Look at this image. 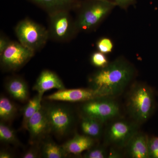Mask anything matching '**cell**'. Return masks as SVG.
<instances>
[{"instance_id": "3", "label": "cell", "mask_w": 158, "mask_h": 158, "mask_svg": "<svg viewBox=\"0 0 158 158\" xmlns=\"http://www.w3.org/2000/svg\"><path fill=\"white\" fill-rule=\"evenodd\" d=\"M154 99L151 89L146 85H136L130 92L127 100L130 115L136 122L142 123L149 118L153 110Z\"/></svg>"}, {"instance_id": "21", "label": "cell", "mask_w": 158, "mask_h": 158, "mask_svg": "<svg viewBox=\"0 0 158 158\" xmlns=\"http://www.w3.org/2000/svg\"><path fill=\"white\" fill-rule=\"evenodd\" d=\"M0 140L6 144L15 145L20 144L19 140L14 130L2 121L0 123Z\"/></svg>"}, {"instance_id": "15", "label": "cell", "mask_w": 158, "mask_h": 158, "mask_svg": "<svg viewBox=\"0 0 158 158\" xmlns=\"http://www.w3.org/2000/svg\"><path fill=\"white\" fill-rule=\"evenodd\" d=\"M6 90L13 98L21 102L28 100V87L25 81L19 77L10 78L6 82Z\"/></svg>"}, {"instance_id": "23", "label": "cell", "mask_w": 158, "mask_h": 158, "mask_svg": "<svg viewBox=\"0 0 158 158\" xmlns=\"http://www.w3.org/2000/svg\"><path fill=\"white\" fill-rule=\"evenodd\" d=\"M90 61L94 66L100 68H103L109 63L105 54L99 51L92 54L90 57Z\"/></svg>"}, {"instance_id": "10", "label": "cell", "mask_w": 158, "mask_h": 158, "mask_svg": "<svg viewBox=\"0 0 158 158\" xmlns=\"http://www.w3.org/2000/svg\"><path fill=\"white\" fill-rule=\"evenodd\" d=\"M100 97H103L98 91L92 88H76L58 90L47 97L46 98L53 101L85 102Z\"/></svg>"}, {"instance_id": "8", "label": "cell", "mask_w": 158, "mask_h": 158, "mask_svg": "<svg viewBox=\"0 0 158 158\" xmlns=\"http://www.w3.org/2000/svg\"><path fill=\"white\" fill-rule=\"evenodd\" d=\"M81 109L84 115L103 123L116 117L119 113V106L111 98H98L85 102Z\"/></svg>"}, {"instance_id": "22", "label": "cell", "mask_w": 158, "mask_h": 158, "mask_svg": "<svg viewBox=\"0 0 158 158\" xmlns=\"http://www.w3.org/2000/svg\"><path fill=\"white\" fill-rule=\"evenodd\" d=\"M108 153L103 146H93L85 152L83 157L85 158H105L108 157Z\"/></svg>"}, {"instance_id": "7", "label": "cell", "mask_w": 158, "mask_h": 158, "mask_svg": "<svg viewBox=\"0 0 158 158\" xmlns=\"http://www.w3.org/2000/svg\"><path fill=\"white\" fill-rule=\"evenodd\" d=\"M35 53L20 43L11 41L1 56V67L6 71H14L22 68Z\"/></svg>"}, {"instance_id": "28", "label": "cell", "mask_w": 158, "mask_h": 158, "mask_svg": "<svg viewBox=\"0 0 158 158\" xmlns=\"http://www.w3.org/2000/svg\"><path fill=\"white\" fill-rule=\"evenodd\" d=\"M116 6H119L122 9H126L135 2L136 0H112Z\"/></svg>"}, {"instance_id": "24", "label": "cell", "mask_w": 158, "mask_h": 158, "mask_svg": "<svg viewBox=\"0 0 158 158\" xmlns=\"http://www.w3.org/2000/svg\"><path fill=\"white\" fill-rule=\"evenodd\" d=\"M113 47L112 40L106 37L99 40L97 43V48L99 52L105 54L112 52Z\"/></svg>"}, {"instance_id": "14", "label": "cell", "mask_w": 158, "mask_h": 158, "mask_svg": "<svg viewBox=\"0 0 158 158\" xmlns=\"http://www.w3.org/2000/svg\"><path fill=\"white\" fill-rule=\"evenodd\" d=\"M94 139L86 135L76 134L73 138L65 142L62 146L68 155L81 154L94 146Z\"/></svg>"}, {"instance_id": "2", "label": "cell", "mask_w": 158, "mask_h": 158, "mask_svg": "<svg viewBox=\"0 0 158 158\" xmlns=\"http://www.w3.org/2000/svg\"><path fill=\"white\" fill-rule=\"evenodd\" d=\"M116 6L112 0H86L80 2L75 20L77 32L93 30Z\"/></svg>"}, {"instance_id": "29", "label": "cell", "mask_w": 158, "mask_h": 158, "mask_svg": "<svg viewBox=\"0 0 158 158\" xmlns=\"http://www.w3.org/2000/svg\"><path fill=\"white\" fill-rule=\"evenodd\" d=\"M121 157V156L120 153L115 149H111L110 152L108 153V158H116Z\"/></svg>"}, {"instance_id": "6", "label": "cell", "mask_w": 158, "mask_h": 158, "mask_svg": "<svg viewBox=\"0 0 158 158\" xmlns=\"http://www.w3.org/2000/svg\"><path fill=\"white\" fill-rule=\"evenodd\" d=\"M51 132L64 136L70 132L74 123V115L69 106L52 104L44 106Z\"/></svg>"}, {"instance_id": "17", "label": "cell", "mask_w": 158, "mask_h": 158, "mask_svg": "<svg viewBox=\"0 0 158 158\" xmlns=\"http://www.w3.org/2000/svg\"><path fill=\"white\" fill-rule=\"evenodd\" d=\"M103 123L96 118L84 115L81 121V129L86 135L93 139H97L102 133Z\"/></svg>"}, {"instance_id": "20", "label": "cell", "mask_w": 158, "mask_h": 158, "mask_svg": "<svg viewBox=\"0 0 158 158\" xmlns=\"http://www.w3.org/2000/svg\"><path fill=\"white\" fill-rule=\"evenodd\" d=\"M17 110L15 105L9 99L4 96L0 98V118L2 121L12 120L16 115Z\"/></svg>"}, {"instance_id": "30", "label": "cell", "mask_w": 158, "mask_h": 158, "mask_svg": "<svg viewBox=\"0 0 158 158\" xmlns=\"http://www.w3.org/2000/svg\"><path fill=\"white\" fill-rule=\"evenodd\" d=\"M13 156L11 153L6 150L1 151L0 152V158H11Z\"/></svg>"}, {"instance_id": "25", "label": "cell", "mask_w": 158, "mask_h": 158, "mask_svg": "<svg viewBox=\"0 0 158 158\" xmlns=\"http://www.w3.org/2000/svg\"><path fill=\"white\" fill-rule=\"evenodd\" d=\"M149 158H158V137H153L148 140Z\"/></svg>"}, {"instance_id": "11", "label": "cell", "mask_w": 158, "mask_h": 158, "mask_svg": "<svg viewBox=\"0 0 158 158\" xmlns=\"http://www.w3.org/2000/svg\"><path fill=\"white\" fill-rule=\"evenodd\" d=\"M27 130L28 131L30 141L32 144L40 141L44 136L51 132L43 105L29 120Z\"/></svg>"}, {"instance_id": "18", "label": "cell", "mask_w": 158, "mask_h": 158, "mask_svg": "<svg viewBox=\"0 0 158 158\" xmlns=\"http://www.w3.org/2000/svg\"><path fill=\"white\" fill-rule=\"evenodd\" d=\"M43 96L37 94L33 98L29 100L23 110V121L22 127L23 129H27L29 120L35 113L41 108Z\"/></svg>"}, {"instance_id": "27", "label": "cell", "mask_w": 158, "mask_h": 158, "mask_svg": "<svg viewBox=\"0 0 158 158\" xmlns=\"http://www.w3.org/2000/svg\"><path fill=\"white\" fill-rule=\"evenodd\" d=\"M11 40L5 35L2 34L0 37V55L2 53L10 44Z\"/></svg>"}, {"instance_id": "9", "label": "cell", "mask_w": 158, "mask_h": 158, "mask_svg": "<svg viewBox=\"0 0 158 158\" xmlns=\"http://www.w3.org/2000/svg\"><path fill=\"white\" fill-rule=\"evenodd\" d=\"M138 132L136 123L124 120H116L112 123L107 129L105 140L108 144L118 147H126Z\"/></svg>"}, {"instance_id": "26", "label": "cell", "mask_w": 158, "mask_h": 158, "mask_svg": "<svg viewBox=\"0 0 158 158\" xmlns=\"http://www.w3.org/2000/svg\"><path fill=\"white\" fill-rule=\"evenodd\" d=\"M39 156V149L37 146L31 147L22 156L23 158H37Z\"/></svg>"}, {"instance_id": "13", "label": "cell", "mask_w": 158, "mask_h": 158, "mask_svg": "<svg viewBox=\"0 0 158 158\" xmlns=\"http://www.w3.org/2000/svg\"><path fill=\"white\" fill-rule=\"evenodd\" d=\"M148 140L143 134L136 133L126 146L128 155L133 158H149Z\"/></svg>"}, {"instance_id": "1", "label": "cell", "mask_w": 158, "mask_h": 158, "mask_svg": "<svg viewBox=\"0 0 158 158\" xmlns=\"http://www.w3.org/2000/svg\"><path fill=\"white\" fill-rule=\"evenodd\" d=\"M135 74L133 65L125 59L118 58L90 76V88L103 97L117 96L124 90Z\"/></svg>"}, {"instance_id": "19", "label": "cell", "mask_w": 158, "mask_h": 158, "mask_svg": "<svg viewBox=\"0 0 158 158\" xmlns=\"http://www.w3.org/2000/svg\"><path fill=\"white\" fill-rule=\"evenodd\" d=\"M41 155L45 158H63L69 155L62 145H59L50 139L43 143Z\"/></svg>"}, {"instance_id": "5", "label": "cell", "mask_w": 158, "mask_h": 158, "mask_svg": "<svg viewBox=\"0 0 158 158\" xmlns=\"http://www.w3.org/2000/svg\"><path fill=\"white\" fill-rule=\"evenodd\" d=\"M70 10L62 9L48 13L49 39L57 42H66L72 39L77 33L75 20Z\"/></svg>"}, {"instance_id": "4", "label": "cell", "mask_w": 158, "mask_h": 158, "mask_svg": "<svg viewBox=\"0 0 158 158\" xmlns=\"http://www.w3.org/2000/svg\"><path fill=\"white\" fill-rule=\"evenodd\" d=\"M15 31L19 42L35 53L43 48L49 39L48 29L28 18L18 23Z\"/></svg>"}, {"instance_id": "16", "label": "cell", "mask_w": 158, "mask_h": 158, "mask_svg": "<svg viewBox=\"0 0 158 158\" xmlns=\"http://www.w3.org/2000/svg\"><path fill=\"white\" fill-rule=\"evenodd\" d=\"M50 13L57 10L67 9L70 10L77 8L78 0H30Z\"/></svg>"}, {"instance_id": "12", "label": "cell", "mask_w": 158, "mask_h": 158, "mask_svg": "<svg viewBox=\"0 0 158 158\" xmlns=\"http://www.w3.org/2000/svg\"><path fill=\"white\" fill-rule=\"evenodd\" d=\"M52 89L58 90L65 89V85L56 73L48 69H44L40 73L33 87V90L43 95L48 90Z\"/></svg>"}]
</instances>
